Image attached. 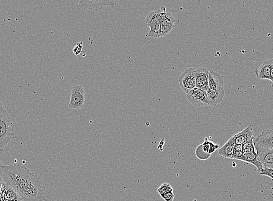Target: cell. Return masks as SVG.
Segmentation results:
<instances>
[{"instance_id":"1","label":"cell","mask_w":273,"mask_h":201,"mask_svg":"<svg viewBox=\"0 0 273 201\" xmlns=\"http://www.w3.org/2000/svg\"><path fill=\"white\" fill-rule=\"evenodd\" d=\"M3 182L20 197L21 201H46L45 186L37 172L20 165L0 163Z\"/></svg>"},{"instance_id":"2","label":"cell","mask_w":273,"mask_h":201,"mask_svg":"<svg viewBox=\"0 0 273 201\" xmlns=\"http://www.w3.org/2000/svg\"><path fill=\"white\" fill-rule=\"evenodd\" d=\"M15 138L14 124L7 110L0 102V151Z\"/></svg>"},{"instance_id":"3","label":"cell","mask_w":273,"mask_h":201,"mask_svg":"<svg viewBox=\"0 0 273 201\" xmlns=\"http://www.w3.org/2000/svg\"><path fill=\"white\" fill-rule=\"evenodd\" d=\"M166 12V8L162 6L160 9L151 12L146 18V24L150 27L149 36L158 38L162 37L161 33V25L164 13Z\"/></svg>"},{"instance_id":"4","label":"cell","mask_w":273,"mask_h":201,"mask_svg":"<svg viewBox=\"0 0 273 201\" xmlns=\"http://www.w3.org/2000/svg\"><path fill=\"white\" fill-rule=\"evenodd\" d=\"M195 69L190 68L186 69L178 77V82L182 91L187 94L195 87Z\"/></svg>"},{"instance_id":"5","label":"cell","mask_w":273,"mask_h":201,"mask_svg":"<svg viewBox=\"0 0 273 201\" xmlns=\"http://www.w3.org/2000/svg\"><path fill=\"white\" fill-rule=\"evenodd\" d=\"M186 97L190 103L195 106H210L207 93L202 89L195 88L186 94Z\"/></svg>"},{"instance_id":"6","label":"cell","mask_w":273,"mask_h":201,"mask_svg":"<svg viewBox=\"0 0 273 201\" xmlns=\"http://www.w3.org/2000/svg\"><path fill=\"white\" fill-rule=\"evenodd\" d=\"M85 102V92L81 85H76L71 90L68 107L71 109L79 110L83 107Z\"/></svg>"},{"instance_id":"7","label":"cell","mask_w":273,"mask_h":201,"mask_svg":"<svg viewBox=\"0 0 273 201\" xmlns=\"http://www.w3.org/2000/svg\"><path fill=\"white\" fill-rule=\"evenodd\" d=\"M253 145L259 161L261 162L263 167L273 169V149L271 150L265 149L254 143Z\"/></svg>"},{"instance_id":"8","label":"cell","mask_w":273,"mask_h":201,"mask_svg":"<svg viewBox=\"0 0 273 201\" xmlns=\"http://www.w3.org/2000/svg\"><path fill=\"white\" fill-rule=\"evenodd\" d=\"M76 6L79 8L97 9L105 6H109L110 7L115 8V1L112 0H103V1H75Z\"/></svg>"},{"instance_id":"9","label":"cell","mask_w":273,"mask_h":201,"mask_svg":"<svg viewBox=\"0 0 273 201\" xmlns=\"http://www.w3.org/2000/svg\"><path fill=\"white\" fill-rule=\"evenodd\" d=\"M209 70L204 68L195 69V87L207 91L209 89L208 77Z\"/></svg>"},{"instance_id":"10","label":"cell","mask_w":273,"mask_h":201,"mask_svg":"<svg viewBox=\"0 0 273 201\" xmlns=\"http://www.w3.org/2000/svg\"><path fill=\"white\" fill-rule=\"evenodd\" d=\"M254 144L268 149H273V130H267L253 139Z\"/></svg>"},{"instance_id":"11","label":"cell","mask_w":273,"mask_h":201,"mask_svg":"<svg viewBox=\"0 0 273 201\" xmlns=\"http://www.w3.org/2000/svg\"><path fill=\"white\" fill-rule=\"evenodd\" d=\"M175 23V19L170 12H165L162 19L161 33L162 37L166 36L173 30Z\"/></svg>"},{"instance_id":"12","label":"cell","mask_w":273,"mask_h":201,"mask_svg":"<svg viewBox=\"0 0 273 201\" xmlns=\"http://www.w3.org/2000/svg\"><path fill=\"white\" fill-rule=\"evenodd\" d=\"M209 87L216 90H224V82L223 77L219 73L209 71L208 77Z\"/></svg>"},{"instance_id":"13","label":"cell","mask_w":273,"mask_h":201,"mask_svg":"<svg viewBox=\"0 0 273 201\" xmlns=\"http://www.w3.org/2000/svg\"><path fill=\"white\" fill-rule=\"evenodd\" d=\"M273 66V59L263 62L258 69L255 70V75L260 79H269Z\"/></svg>"},{"instance_id":"14","label":"cell","mask_w":273,"mask_h":201,"mask_svg":"<svg viewBox=\"0 0 273 201\" xmlns=\"http://www.w3.org/2000/svg\"><path fill=\"white\" fill-rule=\"evenodd\" d=\"M253 138V130L251 126H248L239 133L231 137L234 144L236 145H243L244 143Z\"/></svg>"},{"instance_id":"15","label":"cell","mask_w":273,"mask_h":201,"mask_svg":"<svg viewBox=\"0 0 273 201\" xmlns=\"http://www.w3.org/2000/svg\"><path fill=\"white\" fill-rule=\"evenodd\" d=\"M206 93L211 106H217L220 103L223 101L225 95L224 90H216L210 88L206 91Z\"/></svg>"},{"instance_id":"16","label":"cell","mask_w":273,"mask_h":201,"mask_svg":"<svg viewBox=\"0 0 273 201\" xmlns=\"http://www.w3.org/2000/svg\"><path fill=\"white\" fill-rule=\"evenodd\" d=\"M234 143L232 139L230 138L222 148L219 149L218 155L225 158L232 159L234 151Z\"/></svg>"},{"instance_id":"17","label":"cell","mask_w":273,"mask_h":201,"mask_svg":"<svg viewBox=\"0 0 273 201\" xmlns=\"http://www.w3.org/2000/svg\"><path fill=\"white\" fill-rule=\"evenodd\" d=\"M255 166L259 172L263 170V166L259 161L256 152H243V161Z\"/></svg>"},{"instance_id":"18","label":"cell","mask_w":273,"mask_h":201,"mask_svg":"<svg viewBox=\"0 0 273 201\" xmlns=\"http://www.w3.org/2000/svg\"><path fill=\"white\" fill-rule=\"evenodd\" d=\"M201 148L205 152L207 153L208 154L212 155L217 151L220 147L218 145L215 144L214 142L209 140L208 138L205 139V141L201 145Z\"/></svg>"},{"instance_id":"19","label":"cell","mask_w":273,"mask_h":201,"mask_svg":"<svg viewBox=\"0 0 273 201\" xmlns=\"http://www.w3.org/2000/svg\"><path fill=\"white\" fill-rule=\"evenodd\" d=\"M174 190L171 185L166 183L161 184L160 187L158 188L157 192L160 195H164L169 192H173Z\"/></svg>"},{"instance_id":"20","label":"cell","mask_w":273,"mask_h":201,"mask_svg":"<svg viewBox=\"0 0 273 201\" xmlns=\"http://www.w3.org/2000/svg\"><path fill=\"white\" fill-rule=\"evenodd\" d=\"M195 155L196 156V157H197L199 159H201V160L204 161L209 159L211 157V154H207V153H206L204 151H203L201 145L198 146L197 148L196 149Z\"/></svg>"},{"instance_id":"21","label":"cell","mask_w":273,"mask_h":201,"mask_svg":"<svg viewBox=\"0 0 273 201\" xmlns=\"http://www.w3.org/2000/svg\"><path fill=\"white\" fill-rule=\"evenodd\" d=\"M253 139L254 138H252V139L249 140L248 141H247L246 143H244V144L243 145V152L255 151V146H254L253 145Z\"/></svg>"},{"instance_id":"22","label":"cell","mask_w":273,"mask_h":201,"mask_svg":"<svg viewBox=\"0 0 273 201\" xmlns=\"http://www.w3.org/2000/svg\"><path fill=\"white\" fill-rule=\"evenodd\" d=\"M259 175L268 176L273 180V169L263 167V170L259 172Z\"/></svg>"},{"instance_id":"23","label":"cell","mask_w":273,"mask_h":201,"mask_svg":"<svg viewBox=\"0 0 273 201\" xmlns=\"http://www.w3.org/2000/svg\"><path fill=\"white\" fill-rule=\"evenodd\" d=\"M164 201H173L174 196L173 192H169L161 196Z\"/></svg>"},{"instance_id":"24","label":"cell","mask_w":273,"mask_h":201,"mask_svg":"<svg viewBox=\"0 0 273 201\" xmlns=\"http://www.w3.org/2000/svg\"><path fill=\"white\" fill-rule=\"evenodd\" d=\"M243 151H234L232 159H237V160L243 161Z\"/></svg>"},{"instance_id":"25","label":"cell","mask_w":273,"mask_h":201,"mask_svg":"<svg viewBox=\"0 0 273 201\" xmlns=\"http://www.w3.org/2000/svg\"><path fill=\"white\" fill-rule=\"evenodd\" d=\"M82 43H79L78 44L77 46H76L74 49L73 50L74 51V53L76 55H80L81 53L82 52Z\"/></svg>"},{"instance_id":"26","label":"cell","mask_w":273,"mask_h":201,"mask_svg":"<svg viewBox=\"0 0 273 201\" xmlns=\"http://www.w3.org/2000/svg\"><path fill=\"white\" fill-rule=\"evenodd\" d=\"M234 151H243V145H235Z\"/></svg>"},{"instance_id":"27","label":"cell","mask_w":273,"mask_h":201,"mask_svg":"<svg viewBox=\"0 0 273 201\" xmlns=\"http://www.w3.org/2000/svg\"><path fill=\"white\" fill-rule=\"evenodd\" d=\"M3 184H4V182H3L2 178L1 176V174H0V193L1 192V190L3 187Z\"/></svg>"},{"instance_id":"28","label":"cell","mask_w":273,"mask_h":201,"mask_svg":"<svg viewBox=\"0 0 273 201\" xmlns=\"http://www.w3.org/2000/svg\"><path fill=\"white\" fill-rule=\"evenodd\" d=\"M270 81H271V84L272 83H273V66L271 70V77H270Z\"/></svg>"},{"instance_id":"29","label":"cell","mask_w":273,"mask_h":201,"mask_svg":"<svg viewBox=\"0 0 273 201\" xmlns=\"http://www.w3.org/2000/svg\"><path fill=\"white\" fill-rule=\"evenodd\" d=\"M272 85L273 87V83H272Z\"/></svg>"}]
</instances>
